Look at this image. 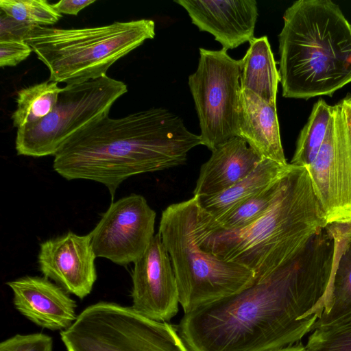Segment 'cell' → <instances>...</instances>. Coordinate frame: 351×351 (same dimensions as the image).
I'll return each instance as SVG.
<instances>
[{"instance_id":"2e32d148","label":"cell","mask_w":351,"mask_h":351,"mask_svg":"<svg viewBox=\"0 0 351 351\" xmlns=\"http://www.w3.org/2000/svg\"><path fill=\"white\" fill-rule=\"evenodd\" d=\"M200 168L193 197L219 193L250 174L262 158L240 136L213 149Z\"/></svg>"},{"instance_id":"7c38bea8","label":"cell","mask_w":351,"mask_h":351,"mask_svg":"<svg viewBox=\"0 0 351 351\" xmlns=\"http://www.w3.org/2000/svg\"><path fill=\"white\" fill-rule=\"evenodd\" d=\"M134 263L132 308L158 322L170 320L178 311V291L171 259L159 232Z\"/></svg>"},{"instance_id":"7a4b0ae2","label":"cell","mask_w":351,"mask_h":351,"mask_svg":"<svg viewBox=\"0 0 351 351\" xmlns=\"http://www.w3.org/2000/svg\"><path fill=\"white\" fill-rule=\"evenodd\" d=\"M202 145L178 115L152 108L125 117L106 116L70 137L54 155L53 169L64 178L105 185L112 197L130 176L184 164Z\"/></svg>"},{"instance_id":"4fadbf2b","label":"cell","mask_w":351,"mask_h":351,"mask_svg":"<svg viewBox=\"0 0 351 351\" xmlns=\"http://www.w3.org/2000/svg\"><path fill=\"white\" fill-rule=\"evenodd\" d=\"M96 258L90 234L68 232L40 243L38 263L45 278L84 298L90 293L97 279Z\"/></svg>"},{"instance_id":"52a82bcc","label":"cell","mask_w":351,"mask_h":351,"mask_svg":"<svg viewBox=\"0 0 351 351\" xmlns=\"http://www.w3.org/2000/svg\"><path fill=\"white\" fill-rule=\"evenodd\" d=\"M60 335L67 351H189L172 326L109 302L89 306Z\"/></svg>"},{"instance_id":"e0dca14e","label":"cell","mask_w":351,"mask_h":351,"mask_svg":"<svg viewBox=\"0 0 351 351\" xmlns=\"http://www.w3.org/2000/svg\"><path fill=\"white\" fill-rule=\"evenodd\" d=\"M238 136L262 158L283 165L288 164L280 139L276 104H269L254 93L242 89Z\"/></svg>"},{"instance_id":"f1b7e54d","label":"cell","mask_w":351,"mask_h":351,"mask_svg":"<svg viewBox=\"0 0 351 351\" xmlns=\"http://www.w3.org/2000/svg\"><path fill=\"white\" fill-rule=\"evenodd\" d=\"M95 2V0H61L52 4L61 14L77 15L84 8Z\"/></svg>"},{"instance_id":"9c48e42d","label":"cell","mask_w":351,"mask_h":351,"mask_svg":"<svg viewBox=\"0 0 351 351\" xmlns=\"http://www.w3.org/2000/svg\"><path fill=\"white\" fill-rule=\"evenodd\" d=\"M188 84L199 119L203 145L213 151L238 136L241 111L240 61L227 51L199 48Z\"/></svg>"},{"instance_id":"7402d4cb","label":"cell","mask_w":351,"mask_h":351,"mask_svg":"<svg viewBox=\"0 0 351 351\" xmlns=\"http://www.w3.org/2000/svg\"><path fill=\"white\" fill-rule=\"evenodd\" d=\"M333 106L324 99L315 103L307 123L300 131L291 165L306 167L315 160L325 138Z\"/></svg>"},{"instance_id":"6da1fadb","label":"cell","mask_w":351,"mask_h":351,"mask_svg":"<svg viewBox=\"0 0 351 351\" xmlns=\"http://www.w3.org/2000/svg\"><path fill=\"white\" fill-rule=\"evenodd\" d=\"M334 251L328 226L250 287L184 313L179 335L189 351H274L301 341L323 312Z\"/></svg>"},{"instance_id":"ac0fdd59","label":"cell","mask_w":351,"mask_h":351,"mask_svg":"<svg viewBox=\"0 0 351 351\" xmlns=\"http://www.w3.org/2000/svg\"><path fill=\"white\" fill-rule=\"evenodd\" d=\"M335 240L331 274L316 328L351 314V221L328 224Z\"/></svg>"},{"instance_id":"603a6c76","label":"cell","mask_w":351,"mask_h":351,"mask_svg":"<svg viewBox=\"0 0 351 351\" xmlns=\"http://www.w3.org/2000/svg\"><path fill=\"white\" fill-rule=\"evenodd\" d=\"M284 174L219 217L214 219L208 215L216 224L226 230H241L248 226L263 215L274 202L280 189Z\"/></svg>"},{"instance_id":"484cf974","label":"cell","mask_w":351,"mask_h":351,"mask_svg":"<svg viewBox=\"0 0 351 351\" xmlns=\"http://www.w3.org/2000/svg\"><path fill=\"white\" fill-rule=\"evenodd\" d=\"M51 337L42 334L16 335L0 344V351H52Z\"/></svg>"},{"instance_id":"ffe728a7","label":"cell","mask_w":351,"mask_h":351,"mask_svg":"<svg viewBox=\"0 0 351 351\" xmlns=\"http://www.w3.org/2000/svg\"><path fill=\"white\" fill-rule=\"evenodd\" d=\"M240 61L241 89L249 90L271 104H276L279 72L266 36L254 38Z\"/></svg>"},{"instance_id":"44dd1931","label":"cell","mask_w":351,"mask_h":351,"mask_svg":"<svg viewBox=\"0 0 351 351\" xmlns=\"http://www.w3.org/2000/svg\"><path fill=\"white\" fill-rule=\"evenodd\" d=\"M63 90L58 82L48 80L19 90L13 125L20 129L42 120L53 110Z\"/></svg>"},{"instance_id":"4dcf8cb0","label":"cell","mask_w":351,"mask_h":351,"mask_svg":"<svg viewBox=\"0 0 351 351\" xmlns=\"http://www.w3.org/2000/svg\"><path fill=\"white\" fill-rule=\"evenodd\" d=\"M274 351H307L302 341Z\"/></svg>"},{"instance_id":"d4e9b609","label":"cell","mask_w":351,"mask_h":351,"mask_svg":"<svg viewBox=\"0 0 351 351\" xmlns=\"http://www.w3.org/2000/svg\"><path fill=\"white\" fill-rule=\"evenodd\" d=\"M307 351H351V314L313 330Z\"/></svg>"},{"instance_id":"cb8c5ba5","label":"cell","mask_w":351,"mask_h":351,"mask_svg":"<svg viewBox=\"0 0 351 351\" xmlns=\"http://www.w3.org/2000/svg\"><path fill=\"white\" fill-rule=\"evenodd\" d=\"M0 8L8 16L34 25H53L62 16L46 0H1Z\"/></svg>"},{"instance_id":"d6986e66","label":"cell","mask_w":351,"mask_h":351,"mask_svg":"<svg viewBox=\"0 0 351 351\" xmlns=\"http://www.w3.org/2000/svg\"><path fill=\"white\" fill-rule=\"evenodd\" d=\"M289 166V163L283 165L263 158L250 174L226 191L213 195L194 197L203 211L217 219L280 178Z\"/></svg>"},{"instance_id":"8992f818","label":"cell","mask_w":351,"mask_h":351,"mask_svg":"<svg viewBox=\"0 0 351 351\" xmlns=\"http://www.w3.org/2000/svg\"><path fill=\"white\" fill-rule=\"evenodd\" d=\"M196 209L194 197L169 205L162 213L158 230L171 259L184 313L237 293L256 280L250 269L199 247L194 232Z\"/></svg>"},{"instance_id":"9a60e30c","label":"cell","mask_w":351,"mask_h":351,"mask_svg":"<svg viewBox=\"0 0 351 351\" xmlns=\"http://www.w3.org/2000/svg\"><path fill=\"white\" fill-rule=\"evenodd\" d=\"M14 304L36 324L51 330L66 329L76 319V304L47 278L25 276L7 282Z\"/></svg>"},{"instance_id":"ba28073f","label":"cell","mask_w":351,"mask_h":351,"mask_svg":"<svg viewBox=\"0 0 351 351\" xmlns=\"http://www.w3.org/2000/svg\"><path fill=\"white\" fill-rule=\"evenodd\" d=\"M127 92L124 82L107 75L66 85L47 117L17 129V154L32 157L54 156L73 134L108 116L114 103Z\"/></svg>"},{"instance_id":"3957f363","label":"cell","mask_w":351,"mask_h":351,"mask_svg":"<svg viewBox=\"0 0 351 351\" xmlns=\"http://www.w3.org/2000/svg\"><path fill=\"white\" fill-rule=\"evenodd\" d=\"M328 225L306 168L290 164L275 200L252 223L224 229L197 203L194 232L202 250L250 269L257 280L294 258Z\"/></svg>"},{"instance_id":"4316f807","label":"cell","mask_w":351,"mask_h":351,"mask_svg":"<svg viewBox=\"0 0 351 351\" xmlns=\"http://www.w3.org/2000/svg\"><path fill=\"white\" fill-rule=\"evenodd\" d=\"M32 51V48L25 40H0V66H16Z\"/></svg>"},{"instance_id":"f546056e","label":"cell","mask_w":351,"mask_h":351,"mask_svg":"<svg viewBox=\"0 0 351 351\" xmlns=\"http://www.w3.org/2000/svg\"><path fill=\"white\" fill-rule=\"evenodd\" d=\"M339 103L342 107L347 127L351 136V96L349 95L345 97Z\"/></svg>"},{"instance_id":"8fae6325","label":"cell","mask_w":351,"mask_h":351,"mask_svg":"<svg viewBox=\"0 0 351 351\" xmlns=\"http://www.w3.org/2000/svg\"><path fill=\"white\" fill-rule=\"evenodd\" d=\"M156 216L141 195L131 194L112 202L89 233L96 257L119 265L134 263L155 235Z\"/></svg>"},{"instance_id":"5b68a950","label":"cell","mask_w":351,"mask_h":351,"mask_svg":"<svg viewBox=\"0 0 351 351\" xmlns=\"http://www.w3.org/2000/svg\"><path fill=\"white\" fill-rule=\"evenodd\" d=\"M154 36V21L139 19L79 29L36 25L25 41L48 69L49 81L73 85L106 75L114 62Z\"/></svg>"},{"instance_id":"30bf717a","label":"cell","mask_w":351,"mask_h":351,"mask_svg":"<svg viewBox=\"0 0 351 351\" xmlns=\"http://www.w3.org/2000/svg\"><path fill=\"white\" fill-rule=\"evenodd\" d=\"M306 168L328 223L350 221L351 136L339 102L316 158Z\"/></svg>"},{"instance_id":"5bb4252c","label":"cell","mask_w":351,"mask_h":351,"mask_svg":"<svg viewBox=\"0 0 351 351\" xmlns=\"http://www.w3.org/2000/svg\"><path fill=\"white\" fill-rule=\"evenodd\" d=\"M200 31L211 34L227 51L254 37L258 17L255 0H174Z\"/></svg>"},{"instance_id":"277c9868","label":"cell","mask_w":351,"mask_h":351,"mask_svg":"<svg viewBox=\"0 0 351 351\" xmlns=\"http://www.w3.org/2000/svg\"><path fill=\"white\" fill-rule=\"evenodd\" d=\"M278 35L282 96L308 99L351 82V24L330 0H298Z\"/></svg>"},{"instance_id":"83f0119b","label":"cell","mask_w":351,"mask_h":351,"mask_svg":"<svg viewBox=\"0 0 351 351\" xmlns=\"http://www.w3.org/2000/svg\"><path fill=\"white\" fill-rule=\"evenodd\" d=\"M34 26L18 21L1 11L0 40H25Z\"/></svg>"}]
</instances>
